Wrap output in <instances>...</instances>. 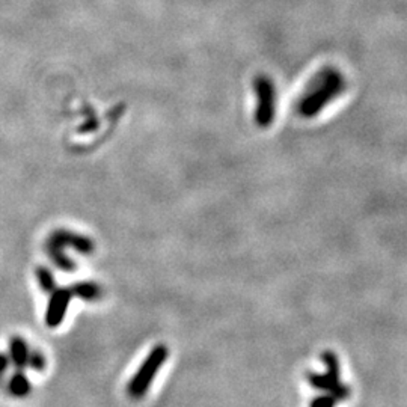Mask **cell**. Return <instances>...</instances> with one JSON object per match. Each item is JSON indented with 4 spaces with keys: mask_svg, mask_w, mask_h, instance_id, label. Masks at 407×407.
I'll return each mask as SVG.
<instances>
[{
    "mask_svg": "<svg viewBox=\"0 0 407 407\" xmlns=\"http://www.w3.org/2000/svg\"><path fill=\"white\" fill-rule=\"evenodd\" d=\"M336 404H338V402L334 397L321 395V397L314 398V402L309 407H336Z\"/></svg>",
    "mask_w": 407,
    "mask_h": 407,
    "instance_id": "4fadbf2b",
    "label": "cell"
},
{
    "mask_svg": "<svg viewBox=\"0 0 407 407\" xmlns=\"http://www.w3.org/2000/svg\"><path fill=\"white\" fill-rule=\"evenodd\" d=\"M29 347L21 336H12L10 341V360L17 369L27 367L29 360Z\"/></svg>",
    "mask_w": 407,
    "mask_h": 407,
    "instance_id": "52a82bcc",
    "label": "cell"
},
{
    "mask_svg": "<svg viewBox=\"0 0 407 407\" xmlns=\"http://www.w3.org/2000/svg\"><path fill=\"white\" fill-rule=\"evenodd\" d=\"M71 293L85 300H95L100 296V286L94 282H80L71 286Z\"/></svg>",
    "mask_w": 407,
    "mask_h": 407,
    "instance_id": "9c48e42d",
    "label": "cell"
},
{
    "mask_svg": "<svg viewBox=\"0 0 407 407\" xmlns=\"http://www.w3.org/2000/svg\"><path fill=\"white\" fill-rule=\"evenodd\" d=\"M49 254L51 256V260L55 261V264L59 269L66 270V271H73L74 270V262L70 258H66V255L64 254L62 247H60V246L49 243Z\"/></svg>",
    "mask_w": 407,
    "mask_h": 407,
    "instance_id": "30bf717a",
    "label": "cell"
},
{
    "mask_svg": "<svg viewBox=\"0 0 407 407\" xmlns=\"http://www.w3.org/2000/svg\"><path fill=\"white\" fill-rule=\"evenodd\" d=\"M49 243L56 246H71L75 251H80L83 254H89L94 251V243L89 238L79 236V234H73L68 231H58L50 237Z\"/></svg>",
    "mask_w": 407,
    "mask_h": 407,
    "instance_id": "8992f818",
    "label": "cell"
},
{
    "mask_svg": "<svg viewBox=\"0 0 407 407\" xmlns=\"http://www.w3.org/2000/svg\"><path fill=\"white\" fill-rule=\"evenodd\" d=\"M323 360L326 364L328 371L324 374L319 373H308L306 379L312 384L317 391H324L326 394L334 397L338 403L345 402L352 395L350 388L343 383L341 375H339V360L334 352H324Z\"/></svg>",
    "mask_w": 407,
    "mask_h": 407,
    "instance_id": "7a4b0ae2",
    "label": "cell"
},
{
    "mask_svg": "<svg viewBox=\"0 0 407 407\" xmlns=\"http://www.w3.org/2000/svg\"><path fill=\"white\" fill-rule=\"evenodd\" d=\"M73 297L71 290L59 288L51 291V297L49 300L47 312H45V324L49 328H58L65 319V312Z\"/></svg>",
    "mask_w": 407,
    "mask_h": 407,
    "instance_id": "5b68a950",
    "label": "cell"
},
{
    "mask_svg": "<svg viewBox=\"0 0 407 407\" xmlns=\"http://www.w3.org/2000/svg\"><path fill=\"white\" fill-rule=\"evenodd\" d=\"M345 89V75L335 66H324L308 82L296 103V112L301 118H315L326 106L341 97Z\"/></svg>",
    "mask_w": 407,
    "mask_h": 407,
    "instance_id": "6da1fadb",
    "label": "cell"
},
{
    "mask_svg": "<svg viewBox=\"0 0 407 407\" xmlns=\"http://www.w3.org/2000/svg\"><path fill=\"white\" fill-rule=\"evenodd\" d=\"M45 356L38 350H32L29 353V360H27V367H30L32 369H35V371H42V369L45 368Z\"/></svg>",
    "mask_w": 407,
    "mask_h": 407,
    "instance_id": "7c38bea8",
    "label": "cell"
},
{
    "mask_svg": "<svg viewBox=\"0 0 407 407\" xmlns=\"http://www.w3.org/2000/svg\"><path fill=\"white\" fill-rule=\"evenodd\" d=\"M168 356H169L168 347L163 344L156 345L154 349L149 352L145 360L142 362V365L133 375L130 383H128V386H127L128 395H130L132 398H142L143 395H145L151 386V383L154 382L157 373L160 371V368L163 367Z\"/></svg>",
    "mask_w": 407,
    "mask_h": 407,
    "instance_id": "3957f363",
    "label": "cell"
},
{
    "mask_svg": "<svg viewBox=\"0 0 407 407\" xmlns=\"http://www.w3.org/2000/svg\"><path fill=\"white\" fill-rule=\"evenodd\" d=\"M10 364H11L10 358H8L5 353H0V379H2L3 374L8 371V368H10Z\"/></svg>",
    "mask_w": 407,
    "mask_h": 407,
    "instance_id": "5bb4252c",
    "label": "cell"
},
{
    "mask_svg": "<svg viewBox=\"0 0 407 407\" xmlns=\"http://www.w3.org/2000/svg\"><path fill=\"white\" fill-rule=\"evenodd\" d=\"M254 92L256 98L255 124L260 128L271 127L276 118L278 92L275 82L267 74H258L254 79Z\"/></svg>",
    "mask_w": 407,
    "mask_h": 407,
    "instance_id": "277c9868",
    "label": "cell"
},
{
    "mask_svg": "<svg viewBox=\"0 0 407 407\" xmlns=\"http://www.w3.org/2000/svg\"><path fill=\"white\" fill-rule=\"evenodd\" d=\"M36 278H38V282H40V286L42 288V291H45V293L55 291V278H53L51 271L49 269L38 267Z\"/></svg>",
    "mask_w": 407,
    "mask_h": 407,
    "instance_id": "8fae6325",
    "label": "cell"
},
{
    "mask_svg": "<svg viewBox=\"0 0 407 407\" xmlns=\"http://www.w3.org/2000/svg\"><path fill=\"white\" fill-rule=\"evenodd\" d=\"M8 388H10V392L14 397H26L29 395L30 389H32V384H30L29 379L26 374L23 373V369H17L10 379V383H8Z\"/></svg>",
    "mask_w": 407,
    "mask_h": 407,
    "instance_id": "ba28073f",
    "label": "cell"
}]
</instances>
